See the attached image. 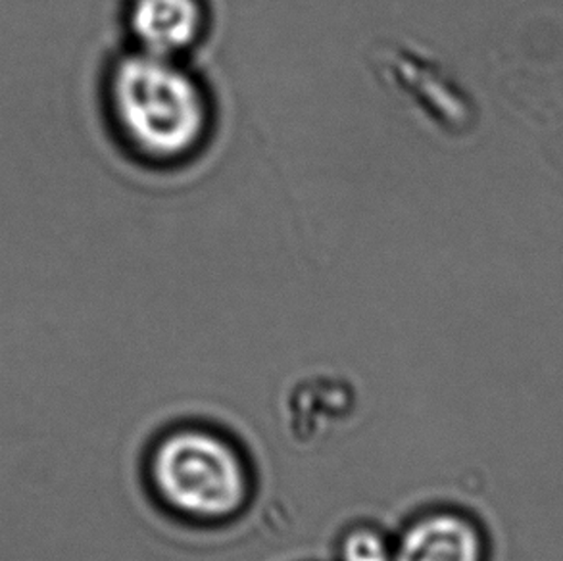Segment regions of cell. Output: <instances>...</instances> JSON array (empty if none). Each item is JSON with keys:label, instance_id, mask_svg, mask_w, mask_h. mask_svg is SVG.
<instances>
[{"label": "cell", "instance_id": "cell-5", "mask_svg": "<svg viewBox=\"0 0 563 561\" xmlns=\"http://www.w3.org/2000/svg\"><path fill=\"white\" fill-rule=\"evenodd\" d=\"M339 560L393 561V544L374 527H356L341 540Z\"/></svg>", "mask_w": 563, "mask_h": 561}, {"label": "cell", "instance_id": "cell-3", "mask_svg": "<svg viewBox=\"0 0 563 561\" xmlns=\"http://www.w3.org/2000/svg\"><path fill=\"white\" fill-rule=\"evenodd\" d=\"M487 542L479 525L439 512L408 525L393 544V561H485Z\"/></svg>", "mask_w": 563, "mask_h": 561}, {"label": "cell", "instance_id": "cell-4", "mask_svg": "<svg viewBox=\"0 0 563 561\" xmlns=\"http://www.w3.org/2000/svg\"><path fill=\"white\" fill-rule=\"evenodd\" d=\"M205 25L198 0H133L130 28L143 53L174 58L197 43Z\"/></svg>", "mask_w": 563, "mask_h": 561}, {"label": "cell", "instance_id": "cell-1", "mask_svg": "<svg viewBox=\"0 0 563 561\" xmlns=\"http://www.w3.org/2000/svg\"><path fill=\"white\" fill-rule=\"evenodd\" d=\"M110 120L128 148L151 162L184 160L205 143L210 108L195 77L174 58L131 53L107 81Z\"/></svg>", "mask_w": 563, "mask_h": 561}, {"label": "cell", "instance_id": "cell-2", "mask_svg": "<svg viewBox=\"0 0 563 561\" xmlns=\"http://www.w3.org/2000/svg\"><path fill=\"white\" fill-rule=\"evenodd\" d=\"M151 481L164 504L197 521L235 516L251 493L235 447L205 429H179L162 440L151 458Z\"/></svg>", "mask_w": 563, "mask_h": 561}]
</instances>
